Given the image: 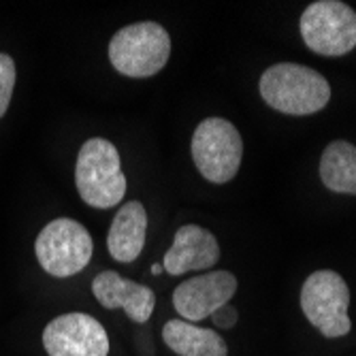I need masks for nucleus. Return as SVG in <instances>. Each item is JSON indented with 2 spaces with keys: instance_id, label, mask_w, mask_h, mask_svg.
<instances>
[{
  "instance_id": "1",
  "label": "nucleus",
  "mask_w": 356,
  "mask_h": 356,
  "mask_svg": "<svg viewBox=\"0 0 356 356\" xmlns=\"http://www.w3.org/2000/svg\"><path fill=\"white\" fill-rule=\"evenodd\" d=\"M263 101L286 115H312L331 101V86L318 71L295 62H280L261 75Z\"/></svg>"
},
{
  "instance_id": "2",
  "label": "nucleus",
  "mask_w": 356,
  "mask_h": 356,
  "mask_svg": "<svg viewBox=\"0 0 356 356\" xmlns=\"http://www.w3.org/2000/svg\"><path fill=\"white\" fill-rule=\"evenodd\" d=\"M77 192L86 205L109 209L120 205L126 194V177L115 145L103 137L88 139L77 156L75 167Z\"/></svg>"
},
{
  "instance_id": "3",
  "label": "nucleus",
  "mask_w": 356,
  "mask_h": 356,
  "mask_svg": "<svg viewBox=\"0 0 356 356\" xmlns=\"http://www.w3.org/2000/svg\"><path fill=\"white\" fill-rule=\"evenodd\" d=\"M171 58V37L156 22L120 28L109 41V60L120 75L145 79L160 73Z\"/></svg>"
},
{
  "instance_id": "4",
  "label": "nucleus",
  "mask_w": 356,
  "mask_h": 356,
  "mask_svg": "<svg viewBox=\"0 0 356 356\" xmlns=\"http://www.w3.org/2000/svg\"><path fill=\"white\" fill-rule=\"evenodd\" d=\"M192 160L199 173L211 184L231 181L241 167L243 141L229 120L207 118L192 135Z\"/></svg>"
},
{
  "instance_id": "5",
  "label": "nucleus",
  "mask_w": 356,
  "mask_h": 356,
  "mask_svg": "<svg viewBox=\"0 0 356 356\" xmlns=\"http://www.w3.org/2000/svg\"><path fill=\"white\" fill-rule=\"evenodd\" d=\"M350 288L346 280L331 269L314 271L301 288V309L312 325L329 339L350 333L348 316Z\"/></svg>"
},
{
  "instance_id": "6",
  "label": "nucleus",
  "mask_w": 356,
  "mask_h": 356,
  "mask_svg": "<svg viewBox=\"0 0 356 356\" xmlns=\"http://www.w3.org/2000/svg\"><path fill=\"white\" fill-rule=\"evenodd\" d=\"M305 45L327 58H339L356 47V11L341 0H316L301 15Z\"/></svg>"
},
{
  "instance_id": "7",
  "label": "nucleus",
  "mask_w": 356,
  "mask_h": 356,
  "mask_svg": "<svg viewBox=\"0 0 356 356\" xmlns=\"http://www.w3.org/2000/svg\"><path fill=\"white\" fill-rule=\"evenodd\" d=\"M39 265L54 277H71L83 271L94 243L83 224L71 218L51 220L35 241Z\"/></svg>"
},
{
  "instance_id": "8",
  "label": "nucleus",
  "mask_w": 356,
  "mask_h": 356,
  "mask_svg": "<svg viewBox=\"0 0 356 356\" xmlns=\"http://www.w3.org/2000/svg\"><path fill=\"white\" fill-rule=\"evenodd\" d=\"M43 346L49 356H107L109 337L99 320L71 312L54 318L43 331Z\"/></svg>"
},
{
  "instance_id": "9",
  "label": "nucleus",
  "mask_w": 356,
  "mask_h": 356,
  "mask_svg": "<svg viewBox=\"0 0 356 356\" xmlns=\"http://www.w3.org/2000/svg\"><path fill=\"white\" fill-rule=\"evenodd\" d=\"M237 293V277L231 271H209L190 277L173 290V307L181 320L199 322L222 305L231 303Z\"/></svg>"
},
{
  "instance_id": "10",
  "label": "nucleus",
  "mask_w": 356,
  "mask_h": 356,
  "mask_svg": "<svg viewBox=\"0 0 356 356\" xmlns=\"http://www.w3.org/2000/svg\"><path fill=\"white\" fill-rule=\"evenodd\" d=\"M220 261V243L216 235L199 224H186L177 229L171 248L165 254L163 267L169 275L211 269Z\"/></svg>"
},
{
  "instance_id": "11",
  "label": "nucleus",
  "mask_w": 356,
  "mask_h": 356,
  "mask_svg": "<svg viewBox=\"0 0 356 356\" xmlns=\"http://www.w3.org/2000/svg\"><path fill=\"white\" fill-rule=\"evenodd\" d=\"M92 293L103 307L107 309H124L126 316L137 325L147 322L154 314L156 295L154 290L128 280L115 271H103L94 277Z\"/></svg>"
},
{
  "instance_id": "12",
  "label": "nucleus",
  "mask_w": 356,
  "mask_h": 356,
  "mask_svg": "<svg viewBox=\"0 0 356 356\" xmlns=\"http://www.w3.org/2000/svg\"><path fill=\"white\" fill-rule=\"evenodd\" d=\"M147 237V211L143 203L128 201L115 213L107 235L109 254L118 263H135Z\"/></svg>"
},
{
  "instance_id": "13",
  "label": "nucleus",
  "mask_w": 356,
  "mask_h": 356,
  "mask_svg": "<svg viewBox=\"0 0 356 356\" xmlns=\"http://www.w3.org/2000/svg\"><path fill=\"white\" fill-rule=\"evenodd\" d=\"M163 339L179 356H229V348L222 335L181 318L167 322Z\"/></svg>"
},
{
  "instance_id": "14",
  "label": "nucleus",
  "mask_w": 356,
  "mask_h": 356,
  "mask_svg": "<svg viewBox=\"0 0 356 356\" xmlns=\"http://www.w3.org/2000/svg\"><path fill=\"white\" fill-rule=\"evenodd\" d=\"M320 179L331 192L356 194V145L333 141L320 158Z\"/></svg>"
},
{
  "instance_id": "15",
  "label": "nucleus",
  "mask_w": 356,
  "mask_h": 356,
  "mask_svg": "<svg viewBox=\"0 0 356 356\" xmlns=\"http://www.w3.org/2000/svg\"><path fill=\"white\" fill-rule=\"evenodd\" d=\"M15 62L9 54H0V118L9 109L13 88H15Z\"/></svg>"
},
{
  "instance_id": "16",
  "label": "nucleus",
  "mask_w": 356,
  "mask_h": 356,
  "mask_svg": "<svg viewBox=\"0 0 356 356\" xmlns=\"http://www.w3.org/2000/svg\"><path fill=\"white\" fill-rule=\"evenodd\" d=\"M211 320H213V325L218 327V329H224V331H229V329H233L235 325H237V320H239V312L231 305V303H226V305H222L220 309H216L211 316H209Z\"/></svg>"
},
{
  "instance_id": "17",
  "label": "nucleus",
  "mask_w": 356,
  "mask_h": 356,
  "mask_svg": "<svg viewBox=\"0 0 356 356\" xmlns=\"http://www.w3.org/2000/svg\"><path fill=\"white\" fill-rule=\"evenodd\" d=\"M152 273H154V275L165 273V267H163V263H156V265H152Z\"/></svg>"
}]
</instances>
